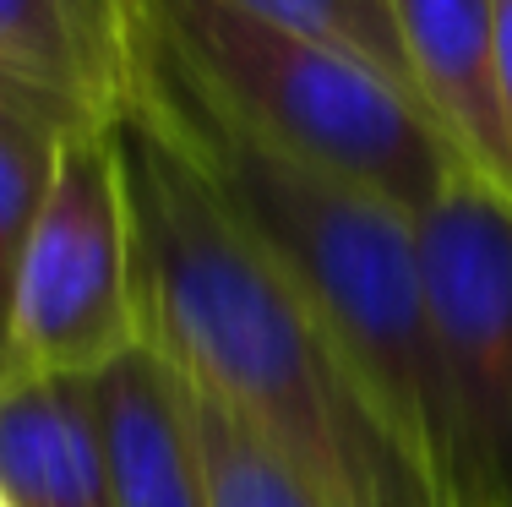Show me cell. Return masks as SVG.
<instances>
[{
  "label": "cell",
  "mask_w": 512,
  "mask_h": 507,
  "mask_svg": "<svg viewBox=\"0 0 512 507\" xmlns=\"http://www.w3.org/2000/svg\"><path fill=\"white\" fill-rule=\"evenodd\" d=\"M491 22H496V99H502V131L512 153V0H491Z\"/></svg>",
  "instance_id": "obj_13"
},
{
  "label": "cell",
  "mask_w": 512,
  "mask_h": 507,
  "mask_svg": "<svg viewBox=\"0 0 512 507\" xmlns=\"http://www.w3.org/2000/svg\"><path fill=\"white\" fill-rule=\"evenodd\" d=\"M218 6H229V11H240V17H256V22H267V28H278V33H295V39H306V44H322V50L355 60V66L376 71L382 82H393L414 110H420L409 60H404V39H398L393 0H218Z\"/></svg>",
  "instance_id": "obj_10"
},
{
  "label": "cell",
  "mask_w": 512,
  "mask_h": 507,
  "mask_svg": "<svg viewBox=\"0 0 512 507\" xmlns=\"http://www.w3.org/2000/svg\"><path fill=\"white\" fill-rule=\"evenodd\" d=\"M126 110L142 115L191 164V175L213 191L218 208L284 273V284L300 295L316 328L338 344V355L355 366V377L371 388L404 448L420 458L431 486L453 507L442 382H436L431 328H425L420 300L414 219L398 213L393 202L284 159L240 126H229L142 28L137 88Z\"/></svg>",
  "instance_id": "obj_2"
},
{
  "label": "cell",
  "mask_w": 512,
  "mask_h": 507,
  "mask_svg": "<svg viewBox=\"0 0 512 507\" xmlns=\"http://www.w3.org/2000/svg\"><path fill=\"white\" fill-rule=\"evenodd\" d=\"M77 126L39 115V110H0V317L11 306L22 246L33 235V219L44 208V191L55 175L60 137Z\"/></svg>",
  "instance_id": "obj_11"
},
{
  "label": "cell",
  "mask_w": 512,
  "mask_h": 507,
  "mask_svg": "<svg viewBox=\"0 0 512 507\" xmlns=\"http://www.w3.org/2000/svg\"><path fill=\"white\" fill-rule=\"evenodd\" d=\"M0 507H11V502H6V497H0Z\"/></svg>",
  "instance_id": "obj_16"
},
{
  "label": "cell",
  "mask_w": 512,
  "mask_h": 507,
  "mask_svg": "<svg viewBox=\"0 0 512 507\" xmlns=\"http://www.w3.org/2000/svg\"><path fill=\"white\" fill-rule=\"evenodd\" d=\"M0 110H39V115H50V120H60V126H93V120L71 115L66 104L44 99V93L22 88V82H11V77H0Z\"/></svg>",
  "instance_id": "obj_14"
},
{
  "label": "cell",
  "mask_w": 512,
  "mask_h": 507,
  "mask_svg": "<svg viewBox=\"0 0 512 507\" xmlns=\"http://www.w3.org/2000/svg\"><path fill=\"white\" fill-rule=\"evenodd\" d=\"M0 77L109 126L137 88L131 0H0Z\"/></svg>",
  "instance_id": "obj_7"
},
{
  "label": "cell",
  "mask_w": 512,
  "mask_h": 507,
  "mask_svg": "<svg viewBox=\"0 0 512 507\" xmlns=\"http://www.w3.org/2000/svg\"><path fill=\"white\" fill-rule=\"evenodd\" d=\"M17 377V355H11V328H6V317H0V388Z\"/></svg>",
  "instance_id": "obj_15"
},
{
  "label": "cell",
  "mask_w": 512,
  "mask_h": 507,
  "mask_svg": "<svg viewBox=\"0 0 512 507\" xmlns=\"http://www.w3.org/2000/svg\"><path fill=\"white\" fill-rule=\"evenodd\" d=\"M88 382L109 464V507H207L202 453L175 371L137 344Z\"/></svg>",
  "instance_id": "obj_8"
},
{
  "label": "cell",
  "mask_w": 512,
  "mask_h": 507,
  "mask_svg": "<svg viewBox=\"0 0 512 507\" xmlns=\"http://www.w3.org/2000/svg\"><path fill=\"white\" fill-rule=\"evenodd\" d=\"M0 497L11 507H109L88 377L17 371L0 388Z\"/></svg>",
  "instance_id": "obj_9"
},
{
  "label": "cell",
  "mask_w": 512,
  "mask_h": 507,
  "mask_svg": "<svg viewBox=\"0 0 512 507\" xmlns=\"http://www.w3.org/2000/svg\"><path fill=\"white\" fill-rule=\"evenodd\" d=\"M186 409H191V437H197L202 475H207V507H316L295 486V475L262 442H251L213 398L186 388Z\"/></svg>",
  "instance_id": "obj_12"
},
{
  "label": "cell",
  "mask_w": 512,
  "mask_h": 507,
  "mask_svg": "<svg viewBox=\"0 0 512 507\" xmlns=\"http://www.w3.org/2000/svg\"><path fill=\"white\" fill-rule=\"evenodd\" d=\"M453 507H512V202L458 169L414 213Z\"/></svg>",
  "instance_id": "obj_4"
},
{
  "label": "cell",
  "mask_w": 512,
  "mask_h": 507,
  "mask_svg": "<svg viewBox=\"0 0 512 507\" xmlns=\"http://www.w3.org/2000/svg\"><path fill=\"white\" fill-rule=\"evenodd\" d=\"M180 77L262 148L420 213L458 175L436 126L393 82L218 0H131Z\"/></svg>",
  "instance_id": "obj_3"
},
{
  "label": "cell",
  "mask_w": 512,
  "mask_h": 507,
  "mask_svg": "<svg viewBox=\"0 0 512 507\" xmlns=\"http://www.w3.org/2000/svg\"><path fill=\"white\" fill-rule=\"evenodd\" d=\"M6 328L17 371L39 377H99L142 344L120 120L60 137L50 191L17 262Z\"/></svg>",
  "instance_id": "obj_5"
},
{
  "label": "cell",
  "mask_w": 512,
  "mask_h": 507,
  "mask_svg": "<svg viewBox=\"0 0 512 507\" xmlns=\"http://www.w3.org/2000/svg\"><path fill=\"white\" fill-rule=\"evenodd\" d=\"M414 99L453 159L512 202V153L496 99L491 0H393Z\"/></svg>",
  "instance_id": "obj_6"
},
{
  "label": "cell",
  "mask_w": 512,
  "mask_h": 507,
  "mask_svg": "<svg viewBox=\"0 0 512 507\" xmlns=\"http://www.w3.org/2000/svg\"><path fill=\"white\" fill-rule=\"evenodd\" d=\"M142 344L316 507H447L284 273L142 115H120Z\"/></svg>",
  "instance_id": "obj_1"
}]
</instances>
